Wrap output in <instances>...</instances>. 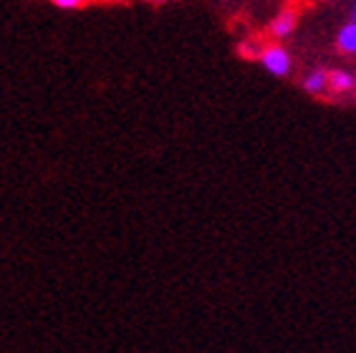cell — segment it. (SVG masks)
Instances as JSON below:
<instances>
[{
	"mask_svg": "<svg viewBox=\"0 0 356 353\" xmlns=\"http://www.w3.org/2000/svg\"><path fill=\"white\" fill-rule=\"evenodd\" d=\"M336 48L346 56H356V21L343 23L336 33Z\"/></svg>",
	"mask_w": 356,
	"mask_h": 353,
	"instance_id": "cell-5",
	"label": "cell"
},
{
	"mask_svg": "<svg viewBox=\"0 0 356 353\" xmlns=\"http://www.w3.org/2000/svg\"><path fill=\"white\" fill-rule=\"evenodd\" d=\"M351 21H356V6H354V13H351Z\"/></svg>",
	"mask_w": 356,
	"mask_h": 353,
	"instance_id": "cell-7",
	"label": "cell"
},
{
	"mask_svg": "<svg viewBox=\"0 0 356 353\" xmlns=\"http://www.w3.org/2000/svg\"><path fill=\"white\" fill-rule=\"evenodd\" d=\"M303 88L306 94L311 96H321L329 91V71L326 68H314L309 74L303 76Z\"/></svg>",
	"mask_w": 356,
	"mask_h": 353,
	"instance_id": "cell-3",
	"label": "cell"
},
{
	"mask_svg": "<svg viewBox=\"0 0 356 353\" xmlns=\"http://www.w3.org/2000/svg\"><path fill=\"white\" fill-rule=\"evenodd\" d=\"M296 23H298V18H296L293 10H281L270 21V35H273L275 41H286L288 35H293Z\"/></svg>",
	"mask_w": 356,
	"mask_h": 353,
	"instance_id": "cell-2",
	"label": "cell"
},
{
	"mask_svg": "<svg viewBox=\"0 0 356 353\" xmlns=\"http://www.w3.org/2000/svg\"><path fill=\"white\" fill-rule=\"evenodd\" d=\"M56 8H61V10H79V8H83L89 0H51Z\"/></svg>",
	"mask_w": 356,
	"mask_h": 353,
	"instance_id": "cell-6",
	"label": "cell"
},
{
	"mask_svg": "<svg viewBox=\"0 0 356 353\" xmlns=\"http://www.w3.org/2000/svg\"><path fill=\"white\" fill-rule=\"evenodd\" d=\"M258 61L266 68L270 76H278V79H286L291 71H293V58L288 54V48L281 43H270L258 54Z\"/></svg>",
	"mask_w": 356,
	"mask_h": 353,
	"instance_id": "cell-1",
	"label": "cell"
},
{
	"mask_svg": "<svg viewBox=\"0 0 356 353\" xmlns=\"http://www.w3.org/2000/svg\"><path fill=\"white\" fill-rule=\"evenodd\" d=\"M147 3H165V0H147Z\"/></svg>",
	"mask_w": 356,
	"mask_h": 353,
	"instance_id": "cell-8",
	"label": "cell"
},
{
	"mask_svg": "<svg viewBox=\"0 0 356 353\" xmlns=\"http://www.w3.org/2000/svg\"><path fill=\"white\" fill-rule=\"evenodd\" d=\"M356 88V76L351 71H329V94H351Z\"/></svg>",
	"mask_w": 356,
	"mask_h": 353,
	"instance_id": "cell-4",
	"label": "cell"
}]
</instances>
